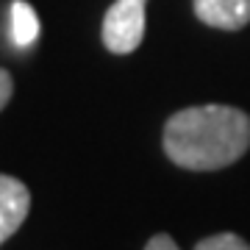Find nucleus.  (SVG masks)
Here are the masks:
<instances>
[{
	"instance_id": "nucleus-1",
	"label": "nucleus",
	"mask_w": 250,
	"mask_h": 250,
	"mask_svg": "<svg viewBox=\"0 0 250 250\" xmlns=\"http://www.w3.org/2000/svg\"><path fill=\"white\" fill-rule=\"evenodd\" d=\"M161 142L167 159L184 170H223L250 150V117L217 103L181 108L167 120Z\"/></svg>"
},
{
	"instance_id": "nucleus-2",
	"label": "nucleus",
	"mask_w": 250,
	"mask_h": 250,
	"mask_svg": "<svg viewBox=\"0 0 250 250\" xmlns=\"http://www.w3.org/2000/svg\"><path fill=\"white\" fill-rule=\"evenodd\" d=\"M145 6L147 0H114L103 17V45L117 56L134 53L145 39Z\"/></svg>"
},
{
	"instance_id": "nucleus-3",
	"label": "nucleus",
	"mask_w": 250,
	"mask_h": 250,
	"mask_svg": "<svg viewBox=\"0 0 250 250\" xmlns=\"http://www.w3.org/2000/svg\"><path fill=\"white\" fill-rule=\"evenodd\" d=\"M31 211V192L14 175H0V245L11 239Z\"/></svg>"
},
{
	"instance_id": "nucleus-4",
	"label": "nucleus",
	"mask_w": 250,
	"mask_h": 250,
	"mask_svg": "<svg viewBox=\"0 0 250 250\" xmlns=\"http://www.w3.org/2000/svg\"><path fill=\"white\" fill-rule=\"evenodd\" d=\"M200 22L220 31H239L250 22V0H195Z\"/></svg>"
},
{
	"instance_id": "nucleus-5",
	"label": "nucleus",
	"mask_w": 250,
	"mask_h": 250,
	"mask_svg": "<svg viewBox=\"0 0 250 250\" xmlns=\"http://www.w3.org/2000/svg\"><path fill=\"white\" fill-rule=\"evenodd\" d=\"M39 36V20L36 11L28 6L25 0H14L11 3V39L17 47H28Z\"/></svg>"
},
{
	"instance_id": "nucleus-6",
	"label": "nucleus",
	"mask_w": 250,
	"mask_h": 250,
	"mask_svg": "<svg viewBox=\"0 0 250 250\" xmlns=\"http://www.w3.org/2000/svg\"><path fill=\"white\" fill-rule=\"evenodd\" d=\"M195 250H250V245L239 233H214L197 242Z\"/></svg>"
},
{
	"instance_id": "nucleus-7",
	"label": "nucleus",
	"mask_w": 250,
	"mask_h": 250,
	"mask_svg": "<svg viewBox=\"0 0 250 250\" xmlns=\"http://www.w3.org/2000/svg\"><path fill=\"white\" fill-rule=\"evenodd\" d=\"M145 250H181V248L175 245V239H172L170 233H156V236L147 239Z\"/></svg>"
},
{
	"instance_id": "nucleus-8",
	"label": "nucleus",
	"mask_w": 250,
	"mask_h": 250,
	"mask_svg": "<svg viewBox=\"0 0 250 250\" xmlns=\"http://www.w3.org/2000/svg\"><path fill=\"white\" fill-rule=\"evenodd\" d=\"M11 95H14V81H11V75L6 70H0V111L6 108Z\"/></svg>"
}]
</instances>
